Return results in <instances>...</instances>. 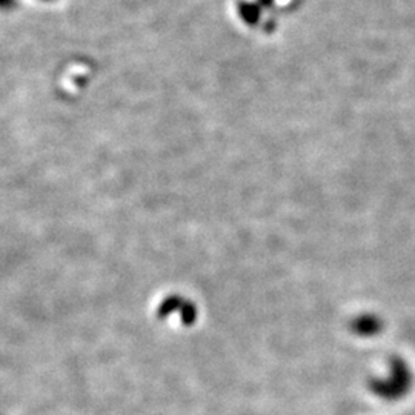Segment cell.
I'll return each mask as SVG.
<instances>
[]
</instances>
